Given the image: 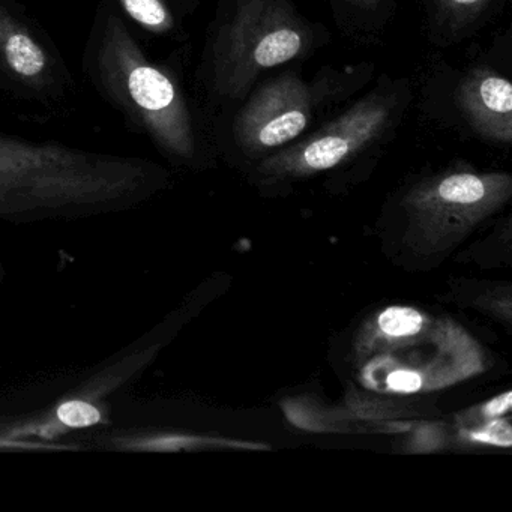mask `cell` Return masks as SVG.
I'll list each match as a JSON object with an SVG mask.
<instances>
[{
    "instance_id": "cell-6",
    "label": "cell",
    "mask_w": 512,
    "mask_h": 512,
    "mask_svg": "<svg viewBox=\"0 0 512 512\" xmlns=\"http://www.w3.org/2000/svg\"><path fill=\"white\" fill-rule=\"evenodd\" d=\"M392 98L373 94L331 124L275 154L263 164L269 175L305 176L332 169L370 145L388 127Z\"/></svg>"
},
{
    "instance_id": "cell-10",
    "label": "cell",
    "mask_w": 512,
    "mask_h": 512,
    "mask_svg": "<svg viewBox=\"0 0 512 512\" xmlns=\"http://www.w3.org/2000/svg\"><path fill=\"white\" fill-rule=\"evenodd\" d=\"M125 20L157 37H167L178 28L169 0H112Z\"/></svg>"
},
{
    "instance_id": "cell-11",
    "label": "cell",
    "mask_w": 512,
    "mask_h": 512,
    "mask_svg": "<svg viewBox=\"0 0 512 512\" xmlns=\"http://www.w3.org/2000/svg\"><path fill=\"white\" fill-rule=\"evenodd\" d=\"M379 328L386 337H412L421 331L422 316L413 308L391 307L380 314Z\"/></svg>"
},
{
    "instance_id": "cell-16",
    "label": "cell",
    "mask_w": 512,
    "mask_h": 512,
    "mask_svg": "<svg viewBox=\"0 0 512 512\" xmlns=\"http://www.w3.org/2000/svg\"><path fill=\"white\" fill-rule=\"evenodd\" d=\"M347 2L364 11L377 10L380 5V0H347Z\"/></svg>"
},
{
    "instance_id": "cell-17",
    "label": "cell",
    "mask_w": 512,
    "mask_h": 512,
    "mask_svg": "<svg viewBox=\"0 0 512 512\" xmlns=\"http://www.w3.org/2000/svg\"><path fill=\"white\" fill-rule=\"evenodd\" d=\"M0 275H2V272H0Z\"/></svg>"
},
{
    "instance_id": "cell-9",
    "label": "cell",
    "mask_w": 512,
    "mask_h": 512,
    "mask_svg": "<svg viewBox=\"0 0 512 512\" xmlns=\"http://www.w3.org/2000/svg\"><path fill=\"white\" fill-rule=\"evenodd\" d=\"M458 106L476 133L494 142L512 140V85L490 70L470 73L458 88Z\"/></svg>"
},
{
    "instance_id": "cell-13",
    "label": "cell",
    "mask_w": 512,
    "mask_h": 512,
    "mask_svg": "<svg viewBox=\"0 0 512 512\" xmlns=\"http://www.w3.org/2000/svg\"><path fill=\"white\" fill-rule=\"evenodd\" d=\"M473 439L494 445L511 446V427L508 422H493L487 430L473 434Z\"/></svg>"
},
{
    "instance_id": "cell-12",
    "label": "cell",
    "mask_w": 512,
    "mask_h": 512,
    "mask_svg": "<svg viewBox=\"0 0 512 512\" xmlns=\"http://www.w3.org/2000/svg\"><path fill=\"white\" fill-rule=\"evenodd\" d=\"M440 14L452 25H464L475 20L490 4V0H436Z\"/></svg>"
},
{
    "instance_id": "cell-8",
    "label": "cell",
    "mask_w": 512,
    "mask_h": 512,
    "mask_svg": "<svg viewBox=\"0 0 512 512\" xmlns=\"http://www.w3.org/2000/svg\"><path fill=\"white\" fill-rule=\"evenodd\" d=\"M511 191L505 175L451 173L412 194V205L433 217H473L502 202Z\"/></svg>"
},
{
    "instance_id": "cell-1",
    "label": "cell",
    "mask_w": 512,
    "mask_h": 512,
    "mask_svg": "<svg viewBox=\"0 0 512 512\" xmlns=\"http://www.w3.org/2000/svg\"><path fill=\"white\" fill-rule=\"evenodd\" d=\"M152 161L0 136V220L37 223L127 211L166 185Z\"/></svg>"
},
{
    "instance_id": "cell-14",
    "label": "cell",
    "mask_w": 512,
    "mask_h": 512,
    "mask_svg": "<svg viewBox=\"0 0 512 512\" xmlns=\"http://www.w3.org/2000/svg\"><path fill=\"white\" fill-rule=\"evenodd\" d=\"M421 377L415 371L398 370L388 376V386L398 392H416L421 388Z\"/></svg>"
},
{
    "instance_id": "cell-7",
    "label": "cell",
    "mask_w": 512,
    "mask_h": 512,
    "mask_svg": "<svg viewBox=\"0 0 512 512\" xmlns=\"http://www.w3.org/2000/svg\"><path fill=\"white\" fill-rule=\"evenodd\" d=\"M314 101L313 88L299 77H278L259 89L239 113L236 140L250 152L286 146L310 124Z\"/></svg>"
},
{
    "instance_id": "cell-15",
    "label": "cell",
    "mask_w": 512,
    "mask_h": 512,
    "mask_svg": "<svg viewBox=\"0 0 512 512\" xmlns=\"http://www.w3.org/2000/svg\"><path fill=\"white\" fill-rule=\"evenodd\" d=\"M512 392H505L500 397L494 398L487 404V413L490 416L503 415L511 409Z\"/></svg>"
},
{
    "instance_id": "cell-5",
    "label": "cell",
    "mask_w": 512,
    "mask_h": 512,
    "mask_svg": "<svg viewBox=\"0 0 512 512\" xmlns=\"http://www.w3.org/2000/svg\"><path fill=\"white\" fill-rule=\"evenodd\" d=\"M155 347L136 350L113 362L112 367L98 373L94 379L64 395L58 403L35 415L0 421V449H38L40 442H53L71 431L100 425L109 413L112 392L140 374L151 361Z\"/></svg>"
},
{
    "instance_id": "cell-3",
    "label": "cell",
    "mask_w": 512,
    "mask_h": 512,
    "mask_svg": "<svg viewBox=\"0 0 512 512\" xmlns=\"http://www.w3.org/2000/svg\"><path fill=\"white\" fill-rule=\"evenodd\" d=\"M311 43L289 0H238L212 47V86L221 97H242L260 74L301 58Z\"/></svg>"
},
{
    "instance_id": "cell-4",
    "label": "cell",
    "mask_w": 512,
    "mask_h": 512,
    "mask_svg": "<svg viewBox=\"0 0 512 512\" xmlns=\"http://www.w3.org/2000/svg\"><path fill=\"white\" fill-rule=\"evenodd\" d=\"M0 88L46 109L61 107L76 92L58 47L17 0H0Z\"/></svg>"
},
{
    "instance_id": "cell-2",
    "label": "cell",
    "mask_w": 512,
    "mask_h": 512,
    "mask_svg": "<svg viewBox=\"0 0 512 512\" xmlns=\"http://www.w3.org/2000/svg\"><path fill=\"white\" fill-rule=\"evenodd\" d=\"M83 73L95 91L167 157H196L193 113L178 80L146 55L112 0H100L95 11Z\"/></svg>"
}]
</instances>
